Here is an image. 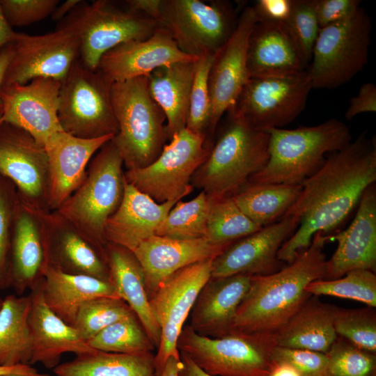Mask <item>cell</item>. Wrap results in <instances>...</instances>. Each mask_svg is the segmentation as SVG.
<instances>
[{"label":"cell","instance_id":"cell-1","mask_svg":"<svg viewBox=\"0 0 376 376\" xmlns=\"http://www.w3.org/2000/svg\"><path fill=\"white\" fill-rule=\"evenodd\" d=\"M376 181V144L361 134L343 149L331 152L320 169L301 185L299 196L284 216L299 219L283 243L278 258L291 263L318 232L331 235L359 205Z\"/></svg>","mask_w":376,"mask_h":376},{"label":"cell","instance_id":"cell-2","mask_svg":"<svg viewBox=\"0 0 376 376\" xmlns=\"http://www.w3.org/2000/svg\"><path fill=\"white\" fill-rule=\"evenodd\" d=\"M327 235L318 232L308 247L279 271L252 275L250 287L240 304L233 331L276 334L311 296V282L324 279Z\"/></svg>","mask_w":376,"mask_h":376},{"label":"cell","instance_id":"cell-3","mask_svg":"<svg viewBox=\"0 0 376 376\" xmlns=\"http://www.w3.org/2000/svg\"><path fill=\"white\" fill-rule=\"evenodd\" d=\"M191 185L210 198L232 196L267 164L269 135L230 112Z\"/></svg>","mask_w":376,"mask_h":376},{"label":"cell","instance_id":"cell-4","mask_svg":"<svg viewBox=\"0 0 376 376\" xmlns=\"http://www.w3.org/2000/svg\"><path fill=\"white\" fill-rule=\"evenodd\" d=\"M269 159L249 182L301 185L323 165L325 155L352 141L347 125L332 118L314 126L269 128Z\"/></svg>","mask_w":376,"mask_h":376},{"label":"cell","instance_id":"cell-5","mask_svg":"<svg viewBox=\"0 0 376 376\" xmlns=\"http://www.w3.org/2000/svg\"><path fill=\"white\" fill-rule=\"evenodd\" d=\"M123 159L113 142L106 143L91 160L86 178L55 210L106 257L104 229L125 192Z\"/></svg>","mask_w":376,"mask_h":376},{"label":"cell","instance_id":"cell-6","mask_svg":"<svg viewBox=\"0 0 376 376\" xmlns=\"http://www.w3.org/2000/svg\"><path fill=\"white\" fill-rule=\"evenodd\" d=\"M118 132L111 141L127 170L150 165L166 145V116L152 98L147 77L114 82L111 89Z\"/></svg>","mask_w":376,"mask_h":376},{"label":"cell","instance_id":"cell-7","mask_svg":"<svg viewBox=\"0 0 376 376\" xmlns=\"http://www.w3.org/2000/svg\"><path fill=\"white\" fill-rule=\"evenodd\" d=\"M276 346L275 334L233 331L210 338L197 334L189 324L177 340L179 353L212 376H267Z\"/></svg>","mask_w":376,"mask_h":376},{"label":"cell","instance_id":"cell-8","mask_svg":"<svg viewBox=\"0 0 376 376\" xmlns=\"http://www.w3.org/2000/svg\"><path fill=\"white\" fill-rule=\"evenodd\" d=\"M60 26L70 29L79 45V60L97 69L102 56L116 46L151 37L163 26L157 20L123 10L107 0L81 1Z\"/></svg>","mask_w":376,"mask_h":376},{"label":"cell","instance_id":"cell-9","mask_svg":"<svg viewBox=\"0 0 376 376\" xmlns=\"http://www.w3.org/2000/svg\"><path fill=\"white\" fill-rule=\"evenodd\" d=\"M112 84L77 59L60 88L58 117L63 130L83 139L115 136L118 125L111 105Z\"/></svg>","mask_w":376,"mask_h":376},{"label":"cell","instance_id":"cell-10","mask_svg":"<svg viewBox=\"0 0 376 376\" xmlns=\"http://www.w3.org/2000/svg\"><path fill=\"white\" fill-rule=\"evenodd\" d=\"M208 142L207 135L185 127L150 165L125 171V180L158 203L180 201L194 189L191 179L209 154Z\"/></svg>","mask_w":376,"mask_h":376},{"label":"cell","instance_id":"cell-11","mask_svg":"<svg viewBox=\"0 0 376 376\" xmlns=\"http://www.w3.org/2000/svg\"><path fill=\"white\" fill-rule=\"evenodd\" d=\"M371 22L362 8L350 18L321 29L308 70L313 88H334L361 72L366 65Z\"/></svg>","mask_w":376,"mask_h":376},{"label":"cell","instance_id":"cell-12","mask_svg":"<svg viewBox=\"0 0 376 376\" xmlns=\"http://www.w3.org/2000/svg\"><path fill=\"white\" fill-rule=\"evenodd\" d=\"M238 17L226 1L162 0L161 24L178 48L197 58L214 55L234 31Z\"/></svg>","mask_w":376,"mask_h":376},{"label":"cell","instance_id":"cell-13","mask_svg":"<svg viewBox=\"0 0 376 376\" xmlns=\"http://www.w3.org/2000/svg\"><path fill=\"white\" fill-rule=\"evenodd\" d=\"M313 88L308 70L281 77H252L226 112L262 130L281 128L304 110Z\"/></svg>","mask_w":376,"mask_h":376},{"label":"cell","instance_id":"cell-14","mask_svg":"<svg viewBox=\"0 0 376 376\" xmlns=\"http://www.w3.org/2000/svg\"><path fill=\"white\" fill-rule=\"evenodd\" d=\"M212 260L207 259L180 269L149 297L152 315L161 330L154 357L157 376L169 357L180 359L177 340L201 290L212 276Z\"/></svg>","mask_w":376,"mask_h":376},{"label":"cell","instance_id":"cell-15","mask_svg":"<svg viewBox=\"0 0 376 376\" xmlns=\"http://www.w3.org/2000/svg\"><path fill=\"white\" fill-rule=\"evenodd\" d=\"M12 56L3 86L24 84L36 78L62 82L73 63L79 58V45L75 35L59 26L42 35L16 33L10 42Z\"/></svg>","mask_w":376,"mask_h":376},{"label":"cell","instance_id":"cell-16","mask_svg":"<svg viewBox=\"0 0 376 376\" xmlns=\"http://www.w3.org/2000/svg\"><path fill=\"white\" fill-rule=\"evenodd\" d=\"M0 175L15 186L19 201L41 212L49 207V169L46 150L22 129L0 125Z\"/></svg>","mask_w":376,"mask_h":376},{"label":"cell","instance_id":"cell-17","mask_svg":"<svg viewBox=\"0 0 376 376\" xmlns=\"http://www.w3.org/2000/svg\"><path fill=\"white\" fill-rule=\"evenodd\" d=\"M257 22L253 6L243 8L234 31L213 56L208 75L210 100L209 136L214 133L223 115L233 104L249 79L248 45Z\"/></svg>","mask_w":376,"mask_h":376},{"label":"cell","instance_id":"cell-18","mask_svg":"<svg viewBox=\"0 0 376 376\" xmlns=\"http://www.w3.org/2000/svg\"><path fill=\"white\" fill-rule=\"evenodd\" d=\"M299 224L298 218L283 216L233 242L213 259L211 277L238 274L266 275L279 271L286 263L278 258V252Z\"/></svg>","mask_w":376,"mask_h":376},{"label":"cell","instance_id":"cell-19","mask_svg":"<svg viewBox=\"0 0 376 376\" xmlns=\"http://www.w3.org/2000/svg\"><path fill=\"white\" fill-rule=\"evenodd\" d=\"M61 85L53 79L36 78L3 86V121L24 130L44 146L51 135L63 131L58 117Z\"/></svg>","mask_w":376,"mask_h":376},{"label":"cell","instance_id":"cell-20","mask_svg":"<svg viewBox=\"0 0 376 376\" xmlns=\"http://www.w3.org/2000/svg\"><path fill=\"white\" fill-rule=\"evenodd\" d=\"M356 215L344 230L328 235L338 245L326 261L325 278L335 279L354 269L376 270V185L364 191Z\"/></svg>","mask_w":376,"mask_h":376},{"label":"cell","instance_id":"cell-21","mask_svg":"<svg viewBox=\"0 0 376 376\" xmlns=\"http://www.w3.org/2000/svg\"><path fill=\"white\" fill-rule=\"evenodd\" d=\"M196 58L182 52L162 26L147 39L131 40L108 51L97 70L114 83L148 77L159 67Z\"/></svg>","mask_w":376,"mask_h":376},{"label":"cell","instance_id":"cell-22","mask_svg":"<svg viewBox=\"0 0 376 376\" xmlns=\"http://www.w3.org/2000/svg\"><path fill=\"white\" fill-rule=\"evenodd\" d=\"M113 136L83 139L60 131L47 139L44 148L49 162L51 211L56 210L79 187L93 156Z\"/></svg>","mask_w":376,"mask_h":376},{"label":"cell","instance_id":"cell-23","mask_svg":"<svg viewBox=\"0 0 376 376\" xmlns=\"http://www.w3.org/2000/svg\"><path fill=\"white\" fill-rule=\"evenodd\" d=\"M46 265L110 282L105 256L56 211L44 214Z\"/></svg>","mask_w":376,"mask_h":376},{"label":"cell","instance_id":"cell-24","mask_svg":"<svg viewBox=\"0 0 376 376\" xmlns=\"http://www.w3.org/2000/svg\"><path fill=\"white\" fill-rule=\"evenodd\" d=\"M228 246L211 244L205 238L177 240L153 235L132 252L144 272L150 297L177 271L196 263L214 259Z\"/></svg>","mask_w":376,"mask_h":376},{"label":"cell","instance_id":"cell-25","mask_svg":"<svg viewBox=\"0 0 376 376\" xmlns=\"http://www.w3.org/2000/svg\"><path fill=\"white\" fill-rule=\"evenodd\" d=\"M251 276L238 274L211 277L193 306L189 327L197 334L210 338L233 332L237 311L250 287Z\"/></svg>","mask_w":376,"mask_h":376},{"label":"cell","instance_id":"cell-26","mask_svg":"<svg viewBox=\"0 0 376 376\" xmlns=\"http://www.w3.org/2000/svg\"><path fill=\"white\" fill-rule=\"evenodd\" d=\"M307 63L285 23L258 21L250 35L247 52L249 78L292 76Z\"/></svg>","mask_w":376,"mask_h":376},{"label":"cell","instance_id":"cell-27","mask_svg":"<svg viewBox=\"0 0 376 376\" xmlns=\"http://www.w3.org/2000/svg\"><path fill=\"white\" fill-rule=\"evenodd\" d=\"M45 213L31 209L20 201L16 210L9 278L10 287L13 288L17 295H22L28 289L33 290L42 278L46 265Z\"/></svg>","mask_w":376,"mask_h":376},{"label":"cell","instance_id":"cell-28","mask_svg":"<svg viewBox=\"0 0 376 376\" xmlns=\"http://www.w3.org/2000/svg\"><path fill=\"white\" fill-rule=\"evenodd\" d=\"M29 316L33 354L31 364L42 363L51 369L56 367L64 353L77 356L95 351L83 340L77 329L65 322L46 304L40 283L31 290Z\"/></svg>","mask_w":376,"mask_h":376},{"label":"cell","instance_id":"cell-29","mask_svg":"<svg viewBox=\"0 0 376 376\" xmlns=\"http://www.w3.org/2000/svg\"><path fill=\"white\" fill-rule=\"evenodd\" d=\"M178 201L158 203L126 182L122 202L105 226L107 242L133 251L142 242L155 235Z\"/></svg>","mask_w":376,"mask_h":376},{"label":"cell","instance_id":"cell-30","mask_svg":"<svg viewBox=\"0 0 376 376\" xmlns=\"http://www.w3.org/2000/svg\"><path fill=\"white\" fill-rule=\"evenodd\" d=\"M106 260L110 283L117 296L135 313L157 349L161 330L150 307L145 274L141 264L132 251L112 243L107 244Z\"/></svg>","mask_w":376,"mask_h":376},{"label":"cell","instance_id":"cell-31","mask_svg":"<svg viewBox=\"0 0 376 376\" xmlns=\"http://www.w3.org/2000/svg\"><path fill=\"white\" fill-rule=\"evenodd\" d=\"M40 286L48 307L72 327L84 302L100 297L119 298L109 281L86 275L65 273L48 265L43 269Z\"/></svg>","mask_w":376,"mask_h":376},{"label":"cell","instance_id":"cell-32","mask_svg":"<svg viewBox=\"0 0 376 376\" xmlns=\"http://www.w3.org/2000/svg\"><path fill=\"white\" fill-rule=\"evenodd\" d=\"M337 308L310 296L275 334L277 346L327 353L338 337L334 329Z\"/></svg>","mask_w":376,"mask_h":376},{"label":"cell","instance_id":"cell-33","mask_svg":"<svg viewBox=\"0 0 376 376\" xmlns=\"http://www.w3.org/2000/svg\"><path fill=\"white\" fill-rule=\"evenodd\" d=\"M194 61H180L162 66L147 77L150 93L166 116V131L169 140L186 127Z\"/></svg>","mask_w":376,"mask_h":376},{"label":"cell","instance_id":"cell-34","mask_svg":"<svg viewBox=\"0 0 376 376\" xmlns=\"http://www.w3.org/2000/svg\"><path fill=\"white\" fill-rule=\"evenodd\" d=\"M31 298L10 295L0 308V365H30L33 346L29 316Z\"/></svg>","mask_w":376,"mask_h":376},{"label":"cell","instance_id":"cell-35","mask_svg":"<svg viewBox=\"0 0 376 376\" xmlns=\"http://www.w3.org/2000/svg\"><path fill=\"white\" fill-rule=\"evenodd\" d=\"M152 352L127 354L95 350L53 369L57 376H157Z\"/></svg>","mask_w":376,"mask_h":376},{"label":"cell","instance_id":"cell-36","mask_svg":"<svg viewBox=\"0 0 376 376\" xmlns=\"http://www.w3.org/2000/svg\"><path fill=\"white\" fill-rule=\"evenodd\" d=\"M301 185L248 182L231 196L260 228L281 219L299 195Z\"/></svg>","mask_w":376,"mask_h":376},{"label":"cell","instance_id":"cell-37","mask_svg":"<svg viewBox=\"0 0 376 376\" xmlns=\"http://www.w3.org/2000/svg\"><path fill=\"white\" fill-rule=\"evenodd\" d=\"M211 199L204 237L210 243L229 246L261 228L243 213L231 196Z\"/></svg>","mask_w":376,"mask_h":376},{"label":"cell","instance_id":"cell-38","mask_svg":"<svg viewBox=\"0 0 376 376\" xmlns=\"http://www.w3.org/2000/svg\"><path fill=\"white\" fill-rule=\"evenodd\" d=\"M211 201L212 199L203 191L189 201H178L159 225L155 235L177 240L204 238Z\"/></svg>","mask_w":376,"mask_h":376},{"label":"cell","instance_id":"cell-39","mask_svg":"<svg viewBox=\"0 0 376 376\" xmlns=\"http://www.w3.org/2000/svg\"><path fill=\"white\" fill-rule=\"evenodd\" d=\"M87 343L95 350L127 354L150 353L156 348L135 315L111 324Z\"/></svg>","mask_w":376,"mask_h":376},{"label":"cell","instance_id":"cell-40","mask_svg":"<svg viewBox=\"0 0 376 376\" xmlns=\"http://www.w3.org/2000/svg\"><path fill=\"white\" fill-rule=\"evenodd\" d=\"M306 292L313 296L352 299L376 307V275L367 269H354L340 278L318 279L308 284Z\"/></svg>","mask_w":376,"mask_h":376},{"label":"cell","instance_id":"cell-41","mask_svg":"<svg viewBox=\"0 0 376 376\" xmlns=\"http://www.w3.org/2000/svg\"><path fill=\"white\" fill-rule=\"evenodd\" d=\"M134 315L120 298L95 297L81 306L73 327L87 342L111 324Z\"/></svg>","mask_w":376,"mask_h":376},{"label":"cell","instance_id":"cell-42","mask_svg":"<svg viewBox=\"0 0 376 376\" xmlns=\"http://www.w3.org/2000/svg\"><path fill=\"white\" fill-rule=\"evenodd\" d=\"M334 329L340 336L363 350L376 354V311L367 306L357 309L337 308Z\"/></svg>","mask_w":376,"mask_h":376},{"label":"cell","instance_id":"cell-43","mask_svg":"<svg viewBox=\"0 0 376 376\" xmlns=\"http://www.w3.org/2000/svg\"><path fill=\"white\" fill-rule=\"evenodd\" d=\"M214 55H203L194 61V77L186 123L187 129L207 136L210 123L208 75Z\"/></svg>","mask_w":376,"mask_h":376},{"label":"cell","instance_id":"cell-44","mask_svg":"<svg viewBox=\"0 0 376 376\" xmlns=\"http://www.w3.org/2000/svg\"><path fill=\"white\" fill-rule=\"evenodd\" d=\"M329 376H376V354L338 336L327 353Z\"/></svg>","mask_w":376,"mask_h":376},{"label":"cell","instance_id":"cell-45","mask_svg":"<svg viewBox=\"0 0 376 376\" xmlns=\"http://www.w3.org/2000/svg\"><path fill=\"white\" fill-rule=\"evenodd\" d=\"M19 203L13 184L0 175V290L10 287L11 241Z\"/></svg>","mask_w":376,"mask_h":376},{"label":"cell","instance_id":"cell-46","mask_svg":"<svg viewBox=\"0 0 376 376\" xmlns=\"http://www.w3.org/2000/svg\"><path fill=\"white\" fill-rule=\"evenodd\" d=\"M308 63L320 31L314 0H292L290 15L285 22Z\"/></svg>","mask_w":376,"mask_h":376},{"label":"cell","instance_id":"cell-47","mask_svg":"<svg viewBox=\"0 0 376 376\" xmlns=\"http://www.w3.org/2000/svg\"><path fill=\"white\" fill-rule=\"evenodd\" d=\"M58 3V0H0L3 13L12 28L28 26L51 16Z\"/></svg>","mask_w":376,"mask_h":376},{"label":"cell","instance_id":"cell-48","mask_svg":"<svg viewBox=\"0 0 376 376\" xmlns=\"http://www.w3.org/2000/svg\"><path fill=\"white\" fill-rule=\"evenodd\" d=\"M272 359L290 364L301 376H329V360L324 353L276 346Z\"/></svg>","mask_w":376,"mask_h":376},{"label":"cell","instance_id":"cell-49","mask_svg":"<svg viewBox=\"0 0 376 376\" xmlns=\"http://www.w3.org/2000/svg\"><path fill=\"white\" fill-rule=\"evenodd\" d=\"M361 2L359 0H314L320 29L352 17L360 8Z\"/></svg>","mask_w":376,"mask_h":376},{"label":"cell","instance_id":"cell-50","mask_svg":"<svg viewBox=\"0 0 376 376\" xmlns=\"http://www.w3.org/2000/svg\"><path fill=\"white\" fill-rule=\"evenodd\" d=\"M292 3V0H258L253 7L259 22L285 23Z\"/></svg>","mask_w":376,"mask_h":376},{"label":"cell","instance_id":"cell-51","mask_svg":"<svg viewBox=\"0 0 376 376\" xmlns=\"http://www.w3.org/2000/svg\"><path fill=\"white\" fill-rule=\"evenodd\" d=\"M376 111V86L371 82L360 87L358 94L350 100L345 117L350 120L358 114Z\"/></svg>","mask_w":376,"mask_h":376},{"label":"cell","instance_id":"cell-52","mask_svg":"<svg viewBox=\"0 0 376 376\" xmlns=\"http://www.w3.org/2000/svg\"><path fill=\"white\" fill-rule=\"evenodd\" d=\"M125 2L127 6V10L150 17L161 23L162 0H127Z\"/></svg>","mask_w":376,"mask_h":376},{"label":"cell","instance_id":"cell-53","mask_svg":"<svg viewBox=\"0 0 376 376\" xmlns=\"http://www.w3.org/2000/svg\"><path fill=\"white\" fill-rule=\"evenodd\" d=\"M16 33L7 22L0 5V52L13 42Z\"/></svg>","mask_w":376,"mask_h":376},{"label":"cell","instance_id":"cell-54","mask_svg":"<svg viewBox=\"0 0 376 376\" xmlns=\"http://www.w3.org/2000/svg\"><path fill=\"white\" fill-rule=\"evenodd\" d=\"M182 366L178 376H212L201 369L190 358L180 354Z\"/></svg>","mask_w":376,"mask_h":376},{"label":"cell","instance_id":"cell-55","mask_svg":"<svg viewBox=\"0 0 376 376\" xmlns=\"http://www.w3.org/2000/svg\"><path fill=\"white\" fill-rule=\"evenodd\" d=\"M81 1L80 0H67L58 3L51 15L52 19L54 22L62 21Z\"/></svg>","mask_w":376,"mask_h":376},{"label":"cell","instance_id":"cell-56","mask_svg":"<svg viewBox=\"0 0 376 376\" xmlns=\"http://www.w3.org/2000/svg\"><path fill=\"white\" fill-rule=\"evenodd\" d=\"M11 56L12 49L10 43L0 52V116H1L3 113V102L1 97V91L5 73L10 61Z\"/></svg>","mask_w":376,"mask_h":376},{"label":"cell","instance_id":"cell-57","mask_svg":"<svg viewBox=\"0 0 376 376\" xmlns=\"http://www.w3.org/2000/svg\"><path fill=\"white\" fill-rule=\"evenodd\" d=\"M8 373H21L30 376H49L47 374L39 373L36 369L27 364L14 366H3L0 365V375Z\"/></svg>","mask_w":376,"mask_h":376},{"label":"cell","instance_id":"cell-58","mask_svg":"<svg viewBox=\"0 0 376 376\" xmlns=\"http://www.w3.org/2000/svg\"><path fill=\"white\" fill-rule=\"evenodd\" d=\"M267 376H301V375L288 363L273 361Z\"/></svg>","mask_w":376,"mask_h":376},{"label":"cell","instance_id":"cell-59","mask_svg":"<svg viewBox=\"0 0 376 376\" xmlns=\"http://www.w3.org/2000/svg\"><path fill=\"white\" fill-rule=\"evenodd\" d=\"M182 363L180 359L170 357L166 361L164 368L159 376H178L182 368Z\"/></svg>","mask_w":376,"mask_h":376},{"label":"cell","instance_id":"cell-60","mask_svg":"<svg viewBox=\"0 0 376 376\" xmlns=\"http://www.w3.org/2000/svg\"><path fill=\"white\" fill-rule=\"evenodd\" d=\"M0 376H30V375L21 374V373H8V374L1 375Z\"/></svg>","mask_w":376,"mask_h":376},{"label":"cell","instance_id":"cell-61","mask_svg":"<svg viewBox=\"0 0 376 376\" xmlns=\"http://www.w3.org/2000/svg\"><path fill=\"white\" fill-rule=\"evenodd\" d=\"M2 303H3V299L0 297V308L1 307Z\"/></svg>","mask_w":376,"mask_h":376},{"label":"cell","instance_id":"cell-62","mask_svg":"<svg viewBox=\"0 0 376 376\" xmlns=\"http://www.w3.org/2000/svg\"><path fill=\"white\" fill-rule=\"evenodd\" d=\"M3 122V119H2V116H0V125Z\"/></svg>","mask_w":376,"mask_h":376}]
</instances>
